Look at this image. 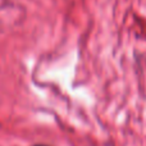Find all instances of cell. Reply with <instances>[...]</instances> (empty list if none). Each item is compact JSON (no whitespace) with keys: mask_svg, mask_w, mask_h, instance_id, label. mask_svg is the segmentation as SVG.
Instances as JSON below:
<instances>
[{"mask_svg":"<svg viewBox=\"0 0 146 146\" xmlns=\"http://www.w3.org/2000/svg\"><path fill=\"white\" fill-rule=\"evenodd\" d=\"M33 146H48V145H33Z\"/></svg>","mask_w":146,"mask_h":146,"instance_id":"cell-1","label":"cell"}]
</instances>
